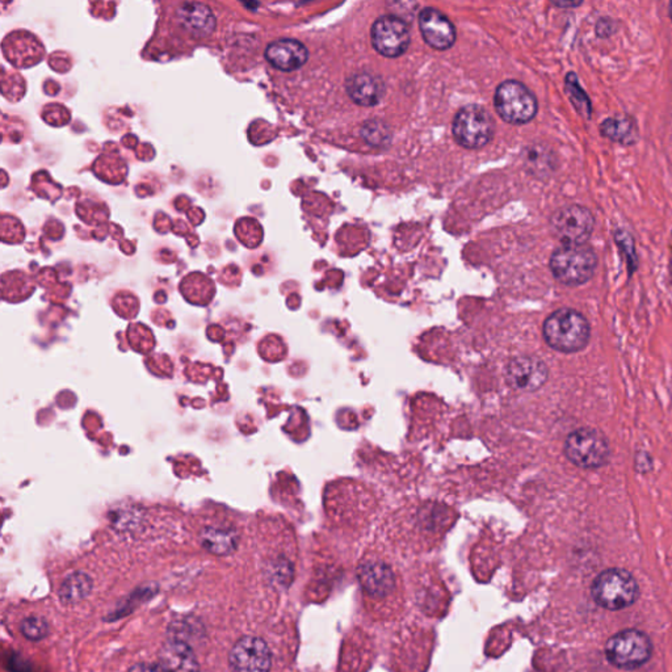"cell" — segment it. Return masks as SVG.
Wrapping results in <instances>:
<instances>
[{"label": "cell", "instance_id": "6da1fadb", "mask_svg": "<svg viewBox=\"0 0 672 672\" xmlns=\"http://www.w3.org/2000/svg\"><path fill=\"white\" fill-rule=\"evenodd\" d=\"M542 334L550 348L562 354H575L588 346L591 327L582 313L564 308L545 319Z\"/></svg>", "mask_w": 672, "mask_h": 672}, {"label": "cell", "instance_id": "7a4b0ae2", "mask_svg": "<svg viewBox=\"0 0 672 672\" xmlns=\"http://www.w3.org/2000/svg\"><path fill=\"white\" fill-rule=\"evenodd\" d=\"M596 267V253L588 244H562L550 258L553 276L567 286L588 283Z\"/></svg>", "mask_w": 672, "mask_h": 672}, {"label": "cell", "instance_id": "3957f363", "mask_svg": "<svg viewBox=\"0 0 672 672\" xmlns=\"http://www.w3.org/2000/svg\"><path fill=\"white\" fill-rule=\"evenodd\" d=\"M564 456L580 469H599L611 459L610 443L595 428L577 429L564 442Z\"/></svg>", "mask_w": 672, "mask_h": 672}, {"label": "cell", "instance_id": "277c9868", "mask_svg": "<svg viewBox=\"0 0 672 672\" xmlns=\"http://www.w3.org/2000/svg\"><path fill=\"white\" fill-rule=\"evenodd\" d=\"M592 597L605 610H624L637 600L638 585L627 570H605L592 585Z\"/></svg>", "mask_w": 672, "mask_h": 672}, {"label": "cell", "instance_id": "5b68a950", "mask_svg": "<svg viewBox=\"0 0 672 672\" xmlns=\"http://www.w3.org/2000/svg\"><path fill=\"white\" fill-rule=\"evenodd\" d=\"M652 643L643 632L622 630L605 644V657L611 665L622 670L641 668L652 657Z\"/></svg>", "mask_w": 672, "mask_h": 672}, {"label": "cell", "instance_id": "8992f818", "mask_svg": "<svg viewBox=\"0 0 672 672\" xmlns=\"http://www.w3.org/2000/svg\"><path fill=\"white\" fill-rule=\"evenodd\" d=\"M494 104L502 120L514 125L530 123L539 108L530 88L517 81L500 84L495 92Z\"/></svg>", "mask_w": 672, "mask_h": 672}, {"label": "cell", "instance_id": "52a82bcc", "mask_svg": "<svg viewBox=\"0 0 672 672\" xmlns=\"http://www.w3.org/2000/svg\"><path fill=\"white\" fill-rule=\"evenodd\" d=\"M494 120L486 109L468 106L457 112L453 120L454 140L465 148H479L490 142L494 134Z\"/></svg>", "mask_w": 672, "mask_h": 672}, {"label": "cell", "instance_id": "ba28073f", "mask_svg": "<svg viewBox=\"0 0 672 672\" xmlns=\"http://www.w3.org/2000/svg\"><path fill=\"white\" fill-rule=\"evenodd\" d=\"M553 234L562 244H586L595 228L591 212L582 205H567L558 209L550 219Z\"/></svg>", "mask_w": 672, "mask_h": 672}, {"label": "cell", "instance_id": "9c48e42d", "mask_svg": "<svg viewBox=\"0 0 672 672\" xmlns=\"http://www.w3.org/2000/svg\"><path fill=\"white\" fill-rule=\"evenodd\" d=\"M372 43L384 57H401L409 49V27L398 16H382L372 27Z\"/></svg>", "mask_w": 672, "mask_h": 672}, {"label": "cell", "instance_id": "30bf717a", "mask_svg": "<svg viewBox=\"0 0 672 672\" xmlns=\"http://www.w3.org/2000/svg\"><path fill=\"white\" fill-rule=\"evenodd\" d=\"M228 662L234 672H269L271 650L261 638L246 636L234 644L228 654Z\"/></svg>", "mask_w": 672, "mask_h": 672}, {"label": "cell", "instance_id": "8fae6325", "mask_svg": "<svg viewBox=\"0 0 672 672\" xmlns=\"http://www.w3.org/2000/svg\"><path fill=\"white\" fill-rule=\"evenodd\" d=\"M549 369L539 357L519 356L511 360L506 369L509 387L520 392H536L547 384Z\"/></svg>", "mask_w": 672, "mask_h": 672}, {"label": "cell", "instance_id": "7c38bea8", "mask_svg": "<svg viewBox=\"0 0 672 672\" xmlns=\"http://www.w3.org/2000/svg\"><path fill=\"white\" fill-rule=\"evenodd\" d=\"M423 40L436 51H447L456 41V29L447 16L435 8H426L420 15Z\"/></svg>", "mask_w": 672, "mask_h": 672}, {"label": "cell", "instance_id": "4fadbf2b", "mask_svg": "<svg viewBox=\"0 0 672 672\" xmlns=\"http://www.w3.org/2000/svg\"><path fill=\"white\" fill-rule=\"evenodd\" d=\"M266 58L277 70L289 73L299 70L307 63L308 52L300 41L284 38L267 46Z\"/></svg>", "mask_w": 672, "mask_h": 672}, {"label": "cell", "instance_id": "5bb4252c", "mask_svg": "<svg viewBox=\"0 0 672 672\" xmlns=\"http://www.w3.org/2000/svg\"><path fill=\"white\" fill-rule=\"evenodd\" d=\"M162 672H200L196 655L186 641L172 638L162 646L158 655Z\"/></svg>", "mask_w": 672, "mask_h": 672}, {"label": "cell", "instance_id": "9a60e30c", "mask_svg": "<svg viewBox=\"0 0 672 672\" xmlns=\"http://www.w3.org/2000/svg\"><path fill=\"white\" fill-rule=\"evenodd\" d=\"M176 15L180 26L194 37H208L216 29V16L211 8L203 3H183L179 5Z\"/></svg>", "mask_w": 672, "mask_h": 672}, {"label": "cell", "instance_id": "2e32d148", "mask_svg": "<svg viewBox=\"0 0 672 672\" xmlns=\"http://www.w3.org/2000/svg\"><path fill=\"white\" fill-rule=\"evenodd\" d=\"M346 87L349 98L359 106H377L385 95V84L376 74H355L347 81Z\"/></svg>", "mask_w": 672, "mask_h": 672}, {"label": "cell", "instance_id": "e0dca14e", "mask_svg": "<svg viewBox=\"0 0 672 672\" xmlns=\"http://www.w3.org/2000/svg\"><path fill=\"white\" fill-rule=\"evenodd\" d=\"M366 594L373 597L387 596L394 588L392 569L382 562H366L359 572Z\"/></svg>", "mask_w": 672, "mask_h": 672}, {"label": "cell", "instance_id": "ac0fdd59", "mask_svg": "<svg viewBox=\"0 0 672 672\" xmlns=\"http://www.w3.org/2000/svg\"><path fill=\"white\" fill-rule=\"evenodd\" d=\"M204 549L216 556H228L238 547V534L231 527L209 525L200 534Z\"/></svg>", "mask_w": 672, "mask_h": 672}, {"label": "cell", "instance_id": "d6986e66", "mask_svg": "<svg viewBox=\"0 0 672 672\" xmlns=\"http://www.w3.org/2000/svg\"><path fill=\"white\" fill-rule=\"evenodd\" d=\"M600 132L605 139L621 143V145H633L638 140L637 126L628 116L607 118L603 121Z\"/></svg>", "mask_w": 672, "mask_h": 672}, {"label": "cell", "instance_id": "ffe728a7", "mask_svg": "<svg viewBox=\"0 0 672 672\" xmlns=\"http://www.w3.org/2000/svg\"><path fill=\"white\" fill-rule=\"evenodd\" d=\"M92 591V580L85 572H76L63 580L60 588V602L76 604L84 600Z\"/></svg>", "mask_w": 672, "mask_h": 672}, {"label": "cell", "instance_id": "44dd1931", "mask_svg": "<svg viewBox=\"0 0 672 672\" xmlns=\"http://www.w3.org/2000/svg\"><path fill=\"white\" fill-rule=\"evenodd\" d=\"M566 92L569 93L570 100L577 112L585 118L591 117V101L588 93L580 87L578 76L574 73H569L566 76Z\"/></svg>", "mask_w": 672, "mask_h": 672}, {"label": "cell", "instance_id": "7402d4cb", "mask_svg": "<svg viewBox=\"0 0 672 672\" xmlns=\"http://www.w3.org/2000/svg\"><path fill=\"white\" fill-rule=\"evenodd\" d=\"M21 635L27 638V640L37 643V641H43L44 638L48 637L49 625L43 617L30 616L27 617L21 622Z\"/></svg>", "mask_w": 672, "mask_h": 672}, {"label": "cell", "instance_id": "603a6c76", "mask_svg": "<svg viewBox=\"0 0 672 672\" xmlns=\"http://www.w3.org/2000/svg\"><path fill=\"white\" fill-rule=\"evenodd\" d=\"M362 134L366 142L372 146H382L390 140L389 129L379 121L366 123L363 126Z\"/></svg>", "mask_w": 672, "mask_h": 672}, {"label": "cell", "instance_id": "cb8c5ba5", "mask_svg": "<svg viewBox=\"0 0 672 672\" xmlns=\"http://www.w3.org/2000/svg\"><path fill=\"white\" fill-rule=\"evenodd\" d=\"M636 467H637V470L640 473L650 472V470L652 469V457L649 456V454L644 453V452H640V453L637 454V457H636Z\"/></svg>", "mask_w": 672, "mask_h": 672}, {"label": "cell", "instance_id": "d4e9b609", "mask_svg": "<svg viewBox=\"0 0 672 672\" xmlns=\"http://www.w3.org/2000/svg\"><path fill=\"white\" fill-rule=\"evenodd\" d=\"M616 24L610 19H600L599 23L596 24V33L600 37H608L615 32Z\"/></svg>", "mask_w": 672, "mask_h": 672}, {"label": "cell", "instance_id": "484cf974", "mask_svg": "<svg viewBox=\"0 0 672 672\" xmlns=\"http://www.w3.org/2000/svg\"><path fill=\"white\" fill-rule=\"evenodd\" d=\"M129 672H162L159 670L158 666L148 665V663H139L134 665Z\"/></svg>", "mask_w": 672, "mask_h": 672}, {"label": "cell", "instance_id": "4316f807", "mask_svg": "<svg viewBox=\"0 0 672 672\" xmlns=\"http://www.w3.org/2000/svg\"><path fill=\"white\" fill-rule=\"evenodd\" d=\"M556 5H558V7H578V5H580V3H555Z\"/></svg>", "mask_w": 672, "mask_h": 672}, {"label": "cell", "instance_id": "83f0119b", "mask_svg": "<svg viewBox=\"0 0 672 672\" xmlns=\"http://www.w3.org/2000/svg\"><path fill=\"white\" fill-rule=\"evenodd\" d=\"M670 16H671V20H672V3L670 4Z\"/></svg>", "mask_w": 672, "mask_h": 672}]
</instances>
